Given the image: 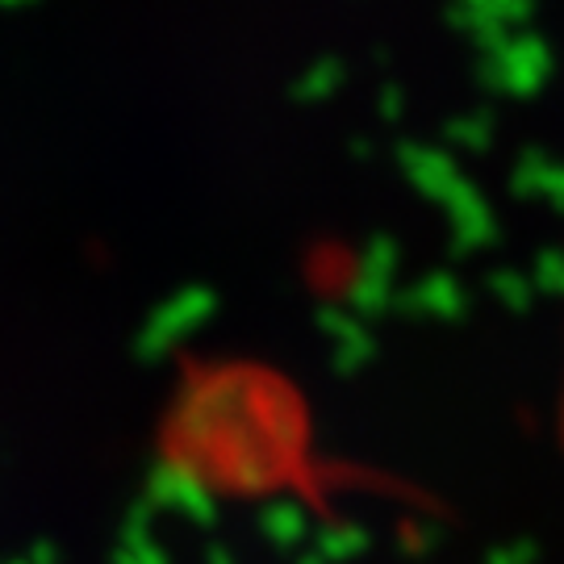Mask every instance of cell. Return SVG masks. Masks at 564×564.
<instances>
[{
  "mask_svg": "<svg viewBox=\"0 0 564 564\" xmlns=\"http://www.w3.org/2000/svg\"><path fill=\"white\" fill-rule=\"evenodd\" d=\"M561 426H564V405H561Z\"/></svg>",
  "mask_w": 564,
  "mask_h": 564,
  "instance_id": "6da1fadb",
  "label": "cell"
}]
</instances>
